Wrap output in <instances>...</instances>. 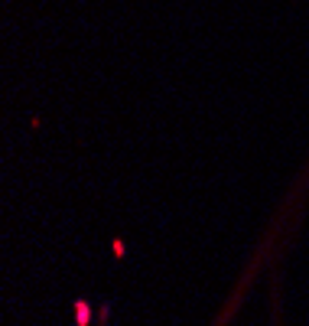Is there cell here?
<instances>
[{
  "instance_id": "6da1fadb",
  "label": "cell",
  "mask_w": 309,
  "mask_h": 326,
  "mask_svg": "<svg viewBox=\"0 0 309 326\" xmlns=\"http://www.w3.org/2000/svg\"><path fill=\"white\" fill-rule=\"evenodd\" d=\"M75 323L78 326L91 323V304H88V300H75Z\"/></svg>"
}]
</instances>
